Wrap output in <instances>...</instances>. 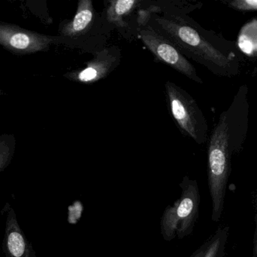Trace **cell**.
I'll use <instances>...</instances> for the list:
<instances>
[{
  "instance_id": "1",
  "label": "cell",
  "mask_w": 257,
  "mask_h": 257,
  "mask_svg": "<svg viewBox=\"0 0 257 257\" xmlns=\"http://www.w3.org/2000/svg\"><path fill=\"white\" fill-rule=\"evenodd\" d=\"M148 24L214 75L232 78L241 72L244 57L238 45L205 30L186 12L166 8L162 15L153 14Z\"/></svg>"
},
{
  "instance_id": "2",
  "label": "cell",
  "mask_w": 257,
  "mask_h": 257,
  "mask_svg": "<svg viewBox=\"0 0 257 257\" xmlns=\"http://www.w3.org/2000/svg\"><path fill=\"white\" fill-rule=\"evenodd\" d=\"M249 109L248 87L244 84L222 112L208 138V180L214 222L220 221L223 214L232 158L241 152L247 140Z\"/></svg>"
},
{
  "instance_id": "3",
  "label": "cell",
  "mask_w": 257,
  "mask_h": 257,
  "mask_svg": "<svg viewBox=\"0 0 257 257\" xmlns=\"http://www.w3.org/2000/svg\"><path fill=\"white\" fill-rule=\"evenodd\" d=\"M179 186L181 196L166 208L160 221V231L165 241L188 236L199 218L200 194L197 181L186 176Z\"/></svg>"
},
{
  "instance_id": "4",
  "label": "cell",
  "mask_w": 257,
  "mask_h": 257,
  "mask_svg": "<svg viewBox=\"0 0 257 257\" xmlns=\"http://www.w3.org/2000/svg\"><path fill=\"white\" fill-rule=\"evenodd\" d=\"M165 90L171 116L181 132L197 144H205L209 138L208 122L196 100L171 81H166Z\"/></svg>"
},
{
  "instance_id": "5",
  "label": "cell",
  "mask_w": 257,
  "mask_h": 257,
  "mask_svg": "<svg viewBox=\"0 0 257 257\" xmlns=\"http://www.w3.org/2000/svg\"><path fill=\"white\" fill-rule=\"evenodd\" d=\"M137 32L144 45L159 61L163 62L192 81L203 84V80L199 76L195 66L169 39L149 24L138 27Z\"/></svg>"
},
{
  "instance_id": "6",
  "label": "cell",
  "mask_w": 257,
  "mask_h": 257,
  "mask_svg": "<svg viewBox=\"0 0 257 257\" xmlns=\"http://www.w3.org/2000/svg\"><path fill=\"white\" fill-rule=\"evenodd\" d=\"M66 42L60 36L41 34L15 24L0 23V45L16 55L47 51L52 45Z\"/></svg>"
},
{
  "instance_id": "7",
  "label": "cell",
  "mask_w": 257,
  "mask_h": 257,
  "mask_svg": "<svg viewBox=\"0 0 257 257\" xmlns=\"http://www.w3.org/2000/svg\"><path fill=\"white\" fill-rule=\"evenodd\" d=\"M121 51L118 47H107L97 51L87 62L85 67L66 72L63 75L70 81L81 84H93L106 78L121 61Z\"/></svg>"
},
{
  "instance_id": "8",
  "label": "cell",
  "mask_w": 257,
  "mask_h": 257,
  "mask_svg": "<svg viewBox=\"0 0 257 257\" xmlns=\"http://www.w3.org/2000/svg\"><path fill=\"white\" fill-rule=\"evenodd\" d=\"M4 209L6 210V219L3 250L6 256L36 257L33 246L18 224L13 208L6 204Z\"/></svg>"
},
{
  "instance_id": "9",
  "label": "cell",
  "mask_w": 257,
  "mask_h": 257,
  "mask_svg": "<svg viewBox=\"0 0 257 257\" xmlns=\"http://www.w3.org/2000/svg\"><path fill=\"white\" fill-rule=\"evenodd\" d=\"M95 21V9L91 0H80L76 13L71 21H66L60 24V36L70 39L85 35L93 27Z\"/></svg>"
},
{
  "instance_id": "10",
  "label": "cell",
  "mask_w": 257,
  "mask_h": 257,
  "mask_svg": "<svg viewBox=\"0 0 257 257\" xmlns=\"http://www.w3.org/2000/svg\"><path fill=\"white\" fill-rule=\"evenodd\" d=\"M142 2L139 0H113L108 2L105 12V19L110 24L124 28L128 27L125 18L128 17Z\"/></svg>"
},
{
  "instance_id": "11",
  "label": "cell",
  "mask_w": 257,
  "mask_h": 257,
  "mask_svg": "<svg viewBox=\"0 0 257 257\" xmlns=\"http://www.w3.org/2000/svg\"><path fill=\"white\" fill-rule=\"evenodd\" d=\"M238 47L247 55H257V20L247 23L239 33Z\"/></svg>"
},
{
  "instance_id": "12",
  "label": "cell",
  "mask_w": 257,
  "mask_h": 257,
  "mask_svg": "<svg viewBox=\"0 0 257 257\" xmlns=\"http://www.w3.org/2000/svg\"><path fill=\"white\" fill-rule=\"evenodd\" d=\"M16 148V139L12 134L0 135V173L12 162Z\"/></svg>"
},
{
  "instance_id": "13",
  "label": "cell",
  "mask_w": 257,
  "mask_h": 257,
  "mask_svg": "<svg viewBox=\"0 0 257 257\" xmlns=\"http://www.w3.org/2000/svg\"><path fill=\"white\" fill-rule=\"evenodd\" d=\"M228 228L218 229L217 232L210 238L204 257H223L225 244L227 239Z\"/></svg>"
},
{
  "instance_id": "14",
  "label": "cell",
  "mask_w": 257,
  "mask_h": 257,
  "mask_svg": "<svg viewBox=\"0 0 257 257\" xmlns=\"http://www.w3.org/2000/svg\"><path fill=\"white\" fill-rule=\"evenodd\" d=\"M230 9L241 12H257V0H232L223 1Z\"/></svg>"
},
{
  "instance_id": "15",
  "label": "cell",
  "mask_w": 257,
  "mask_h": 257,
  "mask_svg": "<svg viewBox=\"0 0 257 257\" xmlns=\"http://www.w3.org/2000/svg\"><path fill=\"white\" fill-rule=\"evenodd\" d=\"M208 243H209V239L205 241V242L204 243L198 250H196L190 257H204L205 252H206L207 250V247H208Z\"/></svg>"
},
{
  "instance_id": "16",
  "label": "cell",
  "mask_w": 257,
  "mask_h": 257,
  "mask_svg": "<svg viewBox=\"0 0 257 257\" xmlns=\"http://www.w3.org/2000/svg\"><path fill=\"white\" fill-rule=\"evenodd\" d=\"M253 256L257 257V214L256 216V230L253 239Z\"/></svg>"
}]
</instances>
